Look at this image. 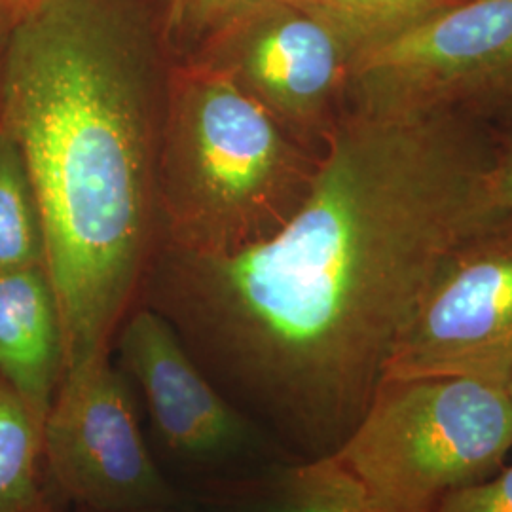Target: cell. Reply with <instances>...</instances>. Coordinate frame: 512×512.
I'll list each match as a JSON object with an SVG mask.
<instances>
[{
    "label": "cell",
    "instance_id": "6da1fadb",
    "mask_svg": "<svg viewBox=\"0 0 512 512\" xmlns=\"http://www.w3.org/2000/svg\"><path fill=\"white\" fill-rule=\"evenodd\" d=\"M503 158V133L456 112L349 105L275 236L224 256L156 245L137 304L283 458H325L444 268L511 222Z\"/></svg>",
    "mask_w": 512,
    "mask_h": 512
},
{
    "label": "cell",
    "instance_id": "7a4b0ae2",
    "mask_svg": "<svg viewBox=\"0 0 512 512\" xmlns=\"http://www.w3.org/2000/svg\"><path fill=\"white\" fill-rule=\"evenodd\" d=\"M173 61L152 0H38L8 29L0 126L35 186L65 370L110 355L137 304Z\"/></svg>",
    "mask_w": 512,
    "mask_h": 512
},
{
    "label": "cell",
    "instance_id": "3957f363",
    "mask_svg": "<svg viewBox=\"0 0 512 512\" xmlns=\"http://www.w3.org/2000/svg\"><path fill=\"white\" fill-rule=\"evenodd\" d=\"M319 164L230 80L173 61L156 164V245L224 256L270 239L308 198Z\"/></svg>",
    "mask_w": 512,
    "mask_h": 512
},
{
    "label": "cell",
    "instance_id": "277c9868",
    "mask_svg": "<svg viewBox=\"0 0 512 512\" xmlns=\"http://www.w3.org/2000/svg\"><path fill=\"white\" fill-rule=\"evenodd\" d=\"M512 450L501 385L467 378L382 380L361 421L308 475L361 512H435L495 475Z\"/></svg>",
    "mask_w": 512,
    "mask_h": 512
},
{
    "label": "cell",
    "instance_id": "5b68a950",
    "mask_svg": "<svg viewBox=\"0 0 512 512\" xmlns=\"http://www.w3.org/2000/svg\"><path fill=\"white\" fill-rule=\"evenodd\" d=\"M357 55L293 0H245L177 59L230 80L296 143L323 156L349 107Z\"/></svg>",
    "mask_w": 512,
    "mask_h": 512
},
{
    "label": "cell",
    "instance_id": "8992f818",
    "mask_svg": "<svg viewBox=\"0 0 512 512\" xmlns=\"http://www.w3.org/2000/svg\"><path fill=\"white\" fill-rule=\"evenodd\" d=\"M349 105L512 120V0H461L359 57Z\"/></svg>",
    "mask_w": 512,
    "mask_h": 512
},
{
    "label": "cell",
    "instance_id": "52a82bcc",
    "mask_svg": "<svg viewBox=\"0 0 512 512\" xmlns=\"http://www.w3.org/2000/svg\"><path fill=\"white\" fill-rule=\"evenodd\" d=\"M42 459L57 492L82 512L175 509L181 501L148 448L112 353L65 370L42 427Z\"/></svg>",
    "mask_w": 512,
    "mask_h": 512
},
{
    "label": "cell",
    "instance_id": "ba28073f",
    "mask_svg": "<svg viewBox=\"0 0 512 512\" xmlns=\"http://www.w3.org/2000/svg\"><path fill=\"white\" fill-rule=\"evenodd\" d=\"M112 351L147 406L165 454L190 471L232 480L287 461L213 384L162 315L135 304Z\"/></svg>",
    "mask_w": 512,
    "mask_h": 512
},
{
    "label": "cell",
    "instance_id": "9c48e42d",
    "mask_svg": "<svg viewBox=\"0 0 512 512\" xmlns=\"http://www.w3.org/2000/svg\"><path fill=\"white\" fill-rule=\"evenodd\" d=\"M512 376V220L437 277L385 366L384 380Z\"/></svg>",
    "mask_w": 512,
    "mask_h": 512
},
{
    "label": "cell",
    "instance_id": "30bf717a",
    "mask_svg": "<svg viewBox=\"0 0 512 512\" xmlns=\"http://www.w3.org/2000/svg\"><path fill=\"white\" fill-rule=\"evenodd\" d=\"M63 374V325L46 266L0 272V378L40 429Z\"/></svg>",
    "mask_w": 512,
    "mask_h": 512
},
{
    "label": "cell",
    "instance_id": "8fae6325",
    "mask_svg": "<svg viewBox=\"0 0 512 512\" xmlns=\"http://www.w3.org/2000/svg\"><path fill=\"white\" fill-rule=\"evenodd\" d=\"M207 497L217 512H361L291 461L219 480Z\"/></svg>",
    "mask_w": 512,
    "mask_h": 512
},
{
    "label": "cell",
    "instance_id": "7c38bea8",
    "mask_svg": "<svg viewBox=\"0 0 512 512\" xmlns=\"http://www.w3.org/2000/svg\"><path fill=\"white\" fill-rule=\"evenodd\" d=\"M46 266L35 186L14 137L0 126V272Z\"/></svg>",
    "mask_w": 512,
    "mask_h": 512
},
{
    "label": "cell",
    "instance_id": "4fadbf2b",
    "mask_svg": "<svg viewBox=\"0 0 512 512\" xmlns=\"http://www.w3.org/2000/svg\"><path fill=\"white\" fill-rule=\"evenodd\" d=\"M42 429L0 378V512H50L40 488Z\"/></svg>",
    "mask_w": 512,
    "mask_h": 512
},
{
    "label": "cell",
    "instance_id": "5bb4252c",
    "mask_svg": "<svg viewBox=\"0 0 512 512\" xmlns=\"http://www.w3.org/2000/svg\"><path fill=\"white\" fill-rule=\"evenodd\" d=\"M327 19L359 57L461 0H293ZM355 59V61H357Z\"/></svg>",
    "mask_w": 512,
    "mask_h": 512
},
{
    "label": "cell",
    "instance_id": "9a60e30c",
    "mask_svg": "<svg viewBox=\"0 0 512 512\" xmlns=\"http://www.w3.org/2000/svg\"><path fill=\"white\" fill-rule=\"evenodd\" d=\"M245 0H164L162 33L171 57L190 54L224 16Z\"/></svg>",
    "mask_w": 512,
    "mask_h": 512
},
{
    "label": "cell",
    "instance_id": "2e32d148",
    "mask_svg": "<svg viewBox=\"0 0 512 512\" xmlns=\"http://www.w3.org/2000/svg\"><path fill=\"white\" fill-rule=\"evenodd\" d=\"M435 512H512V465L452 492Z\"/></svg>",
    "mask_w": 512,
    "mask_h": 512
},
{
    "label": "cell",
    "instance_id": "e0dca14e",
    "mask_svg": "<svg viewBox=\"0 0 512 512\" xmlns=\"http://www.w3.org/2000/svg\"><path fill=\"white\" fill-rule=\"evenodd\" d=\"M503 186L512 211V137L505 135V158H503Z\"/></svg>",
    "mask_w": 512,
    "mask_h": 512
},
{
    "label": "cell",
    "instance_id": "ac0fdd59",
    "mask_svg": "<svg viewBox=\"0 0 512 512\" xmlns=\"http://www.w3.org/2000/svg\"><path fill=\"white\" fill-rule=\"evenodd\" d=\"M38 0H0V19L14 21L21 12L33 6Z\"/></svg>",
    "mask_w": 512,
    "mask_h": 512
},
{
    "label": "cell",
    "instance_id": "d6986e66",
    "mask_svg": "<svg viewBox=\"0 0 512 512\" xmlns=\"http://www.w3.org/2000/svg\"><path fill=\"white\" fill-rule=\"evenodd\" d=\"M10 25H12V21L0 19V76H2V57H4V46H6V37H8Z\"/></svg>",
    "mask_w": 512,
    "mask_h": 512
},
{
    "label": "cell",
    "instance_id": "ffe728a7",
    "mask_svg": "<svg viewBox=\"0 0 512 512\" xmlns=\"http://www.w3.org/2000/svg\"><path fill=\"white\" fill-rule=\"evenodd\" d=\"M131 512H175L173 509H147V511H131Z\"/></svg>",
    "mask_w": 512,
    "mask_h": 512
},
{
    "label": "cell",
    "instance_id": "44dd1931",
    "mask_svg": "<svg viewBox=\"0 0 512 512\" xmlns=\"http://www.w3.org/2000/svg\"><path fill=\"white\" fill-rule=\"evenodd\" d=\"M507 395H509V401H511L512 404V376L511 380H509V384H507Z\"/></svg>",
    "mask_w": 512,
    "mask_h": 512
}]
</instances>
